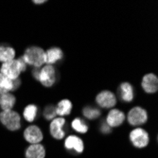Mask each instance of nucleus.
Here are the masks:
<instances>
[{"label":"nucleus","mask_w":158,"mask_h":158,"mask_svg":"<svg viewBox=\"0 0 158 158\" xmlns=\"http://www.w3.org/2000/svg\"><path fill=\"white\" fill-rule=\"evenodd\" d=\"M21 59L25 64L39 68L44 64H46V52L41 48L31 47L26 49L25 54L22 56Z\"/></svg>","instance_id":"nucleus-1"},{"label":"nucleus","mask_w":158,"mask_h":158,"mask_svg":"<svg viewBox=\"0 0 158 158\" xmlns=\"http://www.w3.org/2000/svg\"><path fill=\"white\" fill-rule=\"evenodd\" d=\"M26 70V64L22 59L11 60L7 63H3L0 68V73L8 79L14 81L16 80L20 73Z\"/></svg>","instance_id":"nucleus-2"},{"label":"nucleus","mask_w":158,"mask_h":158,"mask_svg":"<svg viewBox=\"0 0 158 158\" xmlns=\"http://www.w3.org/2000/svg\"><path fill=\"white\" fill-rule=\"evenodd\" d=\"M0 121L10 131H17L21 128V118L15 111H2L0 113Z\"/></svg>","instance_id":"nucleus-3"},{"label":"nucleus","mask_w":158,"mask_h":158,"mask_svg":"<svg viewBox=\"0 0 158 158\" xmlns=\"http://www.w3.org/2000/svg\"><path fill=\"white\" fill-rule=\"evenodd\" d=\"M130 140L136 148H145L149 144V135L142 128H136L130 133Z\"/></svg>","instance_id":"nucleus-4"},{"label":"nucleus","mask_w":158,"mask_h":158,"mask_svg":"<svg viewBox=\"0 0 158 158\" xmlns=\"http://www.w3.org/2000/svg\"><path fill=\"white\" fill-rule=\"evenodd\" d=\"M128 122L133 126L143 125L148 119V114L145 109L141 107H135L128 114Z\"/></svg>","instance_id":"nucleus-5"},{"label":"nucleus","mask_w":158,"mask_h":158,"mask_svg":"<svg viewBox=\"0 0 158 158\" xmlns=\"http://www.w3.org/2000/svg\"><path fill=\"white\" fill-rule=\"evenodd\" d=\"M56 76H55V69L52 65L48 64L45 65L40 70V82L47 87H50L55 82Z\"/></svg>","instance_id":"nucleus-6"},{"label":"nucleus","mask_w":158,"mask_h":158,"mask_svg":"<svg viewBox=\"0 0 158 158\" xmlns=\"http://www.w3.org/2000/svg\"><path fill=\"white\" fill-rule=\"evenodd\" d=\"M96 102L102 108H112L117 103V98L110 91H102L97 96Z\"/></svg>","instance_id":"nucleus-7"},{"label":"nucleus","mask_w":158,"mask_h":158,"mask_svg":"<svg viewBox=\"0 0 158 158\" xmlns=\"http://www.w3.org/2000/svg\"><path fill=\"white\" fill-rule=\"evenodd\" d=\"M24 137L31 144H39L43 140V134L39 127L31 125L24 131Z\"/></svg>","instance_id":"nucleus-8"},{"label":"nucleus","mask_w":158,"mask_h":158,"mask_svg":"<svg viewBox=\"0 0 158 158\" xmlns=\"http://www.w3.org/2000/svg\"><path fill=\"white\" fill-rule=\"evenodd\" d=\"M65 124V119L64 118H57L52 119L50 123V134L55 139H62L64 136V126Z\"/></svg>","instance_id":"nucleus-9"},{"label":"nucleus","mask_w":158,"mask_h":158,"mask_svg":"<svg viewBox=\"0 0 158 158\" xmlns=\"http://www.w3.org/2000/svg\"><path fill=\"white\" fill-rule=\"evenodd\" d=\"M142 88L145 92L149 94H153L158 89V79L157 77L152 74H147L144 76L142 80Z\"/></svg>","instance_id":"nucleus-10"},{"label":"nucleus","mask_w":158,"mask_h":158,"mask_svg":"<svg viewBox=\"0 0 158 158\" xmlns=\"http://www.w3.org/2000/svg\"><path fill=\"white\" fill-rule=\"evenodd\" d=\"M124 119H125V114L123 112L118 109H113L108 114L106 122L109 127H118L123 123Z\"/></svg>","instance_id":"nucleus-11"},{"label":"nucleus","mask_w":158,"mask_h":158,"mask_svg":"<svg viewBox=\"0 0 158 158\" xmlns=\"http://www.w3.org/2000/svg\"><path fill=\"white\" fill-rule=\"evenodd\" d=\"M64 146L69 151H74L76 152H83V142L82 140L76 136V135H69L64 142Z\"/></svg>","instance_id":"nucleus-12"},{"label":"nucleus","mask_w":158,"mask_h":158,"mask_svg":"<svg viewBox=\"0 0 158 158\" xmlns=\"http://www.w3.org/2000/svg\"><path fill=\"white\" fill-rule=\"evenodd\" d=\"M46 150L41 144H31L26 151V158H45Z\"/></svg>","instance_id":"nucleus-13"},{"label":"nucleus","mask_w":158,"mask_h":158,"mask_svg":"<svg viewBox=\"0 0 158 158\" xmlns=\"http://www.w3.org/2000/svg\"><path fill=\"white\" fill-rule=\"evenodd\" d=\"M15 102H16L15 97L10 94L9 92L4 93L0 96V106H1L3 111L11 110L14 104H15Z\"/></svg>","instance_id":"nucleus-14"},{"label":"nucleus","mask_w":158,"mask_h":158,"mask_svg":"<svg viewBox=\"0 0 158 158\" xmlns=\"http://www.w3.org/2000/svg\"><path fill=\"white\" fill-rule=\"evenodd\" d=\"M63 58V51L59 48H49L46 52V63L50 64L56 63Z\"/></svg>","instance_id":"nucleus-15"},{"label":"nucleus","mask_w":158,"mask_h":158,"mask_svg":"<svg viewBox=\"0 0 158 158\" xmlns=\"http://www.w3.org/2000/svg\"><path fill=\"white\" fill-rule=\"evenodd\" d=\"M120 96L124 102H132L134 98L133 86L128 82L121 83L120 84Z\"/></svg>","instance_id":"nucleus-16"},{"label":"nucleus","mask_w":158,"mask_h":158,"mask_svg":"<svg viewBox=\"0 0 158 158\" xmlns=\"http://www.w3.org/2000/svg\"><path fill=\"white\" fill-rule=\"evenodd\" d=\"M15 51L11 47L0 46V62L7 63L11 60H14Z\"/></svg>","instance_id":"nucleus-17"},{"label":"nucleus","mask_w":158,"mask_h":158,"mask_svg":"<svg viewBox=\"0 0 158 158\" xmlns=\"http://www.w3.org/2000/svg\"><path fill=\"white\" fill-rule=\"evenodd\" d=\"M71 109H72V103L68 99H63L58 103V106L56 108V114L59 116H67L71 113Z\"/></svg>","instance_id":"nucleus-18"},{"label":"nucleus","mask_w":158,"mask_h":158,"mask_svg":"<svg viewBox=\"0 0 158 158\" xmlns=\"http://www.w3.org/2000/svg\"><path fill=\"white\" fill-rule=\"evenodd\" d=\"M24 118L28 121V122H32L37 114V107L33 104H30L27 105L25 109H24Z\"/></svg>","instance_id":"nucleus-19"},{"label":"nucleus","mask_w":158,"mask_h":158,"mask_svg":"<svg viewBox=\"0 0 158 158\" xmlns=\"http://www.w3.org/2000/svg\"><path fill=\"white\" fill-rule=\"evenodd\" d=\"M83 116L88 119H96L100 116V111L97 108L92 107H84L82 110Z\"/></svg>","instance_id":"nucleus-20"},{"label":"nucleus","mask_w":158,"mask_h":158,"mask_svg":"<svg viewBox=\"0 0 158 158\" xmlns=\"http://www.w3.org/2000/svg\"><path fill=\"white\" fill-rule=\"evenodd\" d=\"M0 88H2L6 90L7 92L14 90V86H13V81L8 79L4 75L0 73Z\"/></svg>","instance_id":"nucleus-21"},{"label":"nucleus","mask_w":158,"mask_h":158,"mask_svg":"<svg viewBox=\"0 0 158 158\" xmlns=\"http://www.w3.org/2000/svg\"><path fill=\"white\" fill-rule=\"evenodd\" d=\"M72 128L76 132L81 133V134H85L88 131V127L86 126L85 123L80 118H75L72 121Z\"/></svg>","instance_id":"nucleus-22"},{"label":"nucleus","mask_w":158,"mask_h":158,"mask_svg":"<svg viewBox=\"0 0 158 158\" xmlns=\"http://www.w3.org/2000/svg\"><path fill=\"white\" fill-rule=\"evenodd\" d=\"M56 108L52 105H48L46 107V109L44 110V117L46 119H54V118L56 117Z\"/></svg>","instance_id":"nucleus-23"},{"label":"nucleus","mask_w":158,"mask_h":158,"mask_svg":"<svg viewBox=\"0 0 158 158\" xmlns=\"http://www.w3.org/2000/svg\"><path fill=\"white\" fill-rule=\"evenodd\" d=\"M100 130H102V133L107 134V133H109V132H110V127L107 125V123H104V124L102 126V128H100Z\"/></svg>","instance_id":"nucleus-24"},{"label":"nucleus","mask_w":158,"mask_h":158,"mask_svg":"<svg viewBox=\"0 0 158 158\" xmlns=\"http://www.w3.org/2000/svg\"><path fill=\"white\" fill-rule=\"evenodd\" d=\"M33 77L37 80V81H39V78H40V70H39V68H34V70H33Z\"/></svg>","instance_id":"nucleus-25"},{"label":"nucleus","mask_w":158,"mask_h":158,"mask_svg":"<svg viewBox=\"0 0 158 158\" xmlns=\"http://www.w3.org/2000/svg\"><path fill=\"white\" fill-rule=\"evenodd\" d=\"M46 1L45 0H43V1H33V3H35V4H42V3H45Z\"/></svg>","instance_id":"nucleus-26"},{"label":"nucleus","mask_w":158,"mask_h":158,"mask_svg":"<svg viewBox=\"0 0 158 158\" xmlns=\"http://www.w3.org/2000/svg\"><path fill=\"white\" fill-rule=\"evenodd\" d=\"M4 93H7V91L4 90V89H2V88H0V96H1L2 94H4Z\"/></svg>","instance_id":"nucleus-27"}]
</instances>
